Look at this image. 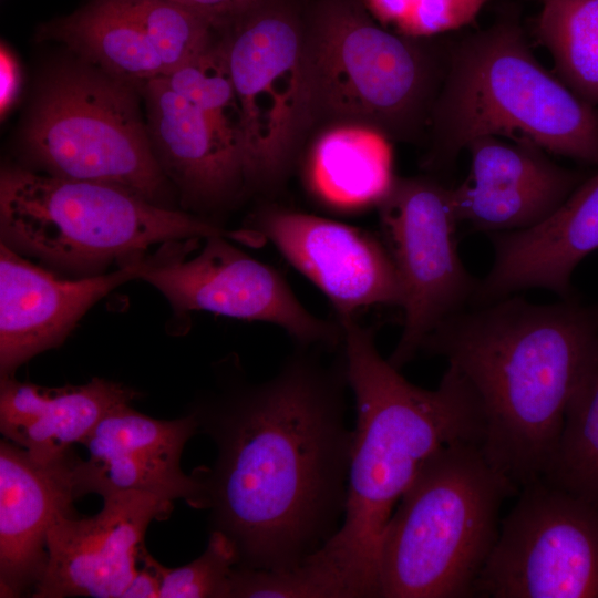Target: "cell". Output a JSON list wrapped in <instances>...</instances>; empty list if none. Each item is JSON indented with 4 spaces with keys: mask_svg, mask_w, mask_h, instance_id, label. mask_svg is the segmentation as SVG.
Masks as SVG:
<instances>
[{
    "mask_svg": "<svg viewBox=\"0 0 598 598\" xmlns=\"http://www.w3.org/2000/svg\"><path fill=\"white\" fill-rule=\"evenodd\" d=\"M347 385L343 357L326 365L302 349L271 379L193 413L217 448L213 466L193 474L237 567L296 568L339 530L353 442Z\"/></svg>",
    "mask_w": 598,
    "mask_h": 598,
    "instance_id": "cell-1",
    "label": "cell"
},
{
    "mask_svg": "<svg viewBox=\"0 0 598 598\" xmlns=\"http://www.w3.org/2000/svg\"><path fill=\"white\" fill-rule=\"evenodd\" d=\"M340 326L357 412L346 509L339 530L308 563L343 598H371L380 538L395 505L440 448L482 443L484 416L455 367L448 364L435 389L420 388L380 354L370 328L357 319Z\"/></svg>",
    "mask_w": 598,
    "mask_h": 598,
    "instance_id": "cell-2",
    "label": "cell"
},
{
    "mask_svg": "<svg viewBox=\"0 0 598 598\" xmlns=\"http://www.w3.org/2000/svg\"><path fill=\"white\" fill-rule=\"evenodd\" d=\"M445 319L422 349L444 357L476 393L482 448L519 489L546 474L567 404L598 339V307L565 298H501Z\"/></svg>",
    "mask_w": 598,
    "mask_h": 598,
    "instance_id": "cell-3",
    "label": "cell"
},
{
    "mask_svg": "<svg viewBox=\"0 0 598 598\" xmlns=\"http://www.w3.org/2000/svg\"><path fill=\"white\" fill-rule=\"evenodd\" d=\"M427 132L430 169L450 167L482 136L527 140L598 165V106L540 64L513 17L451 44Z\"/></svg>",
    "mask_w": 598,
    "mask_h": 598,
    "instance_id": "cell-4",
    "label": "cell"
},
{
    "mask_svg": "<svg viewBox=\"0 0 598 598\" xmlns=\"http://www.w3.org/2000/svg\"><path fill=\"white\" fill-rule=\"evenodd\" d=\"M519 487L482 443L443 446L419 470L380 538L378 598H472L504 502Z\"/></svg>",
    "mask_w": 598,
    "mask_h": 598,
    "instance_id": "cell-5",
    "label": "cell"
},
{
    "mask_svg": "<svg viewBox=\"0 0 598 598\" xmlns=\"http://www.w3.org/2000/svg\"><path fill=\"white\" fill-rule=\"evenodd\" d=\"M409 38L348 4L326 9L305 30L313 127L362 126L390 142L429 131L450 45Z\"/></svg>",
    "mask_w": 598,
    "mask_h": 598,
    "instance_id": "cell-6",
    "label": "cell"
},
{
    "mask_svg": "<svg viewBox=\"0 0 598 598\" xmlns=\"http://www.w3.org/2000/svg\"><path fill=\"white\" fill-rule=\"evenodd\" d=\"M0 228L13 250L85 276L140 260L157 244L228 235L112 185L20 167L1 171Z\"/></svg>",
    "mask_w": 598,
    "mask_h": 598,
    "instance_id": "cell-7",
    "label": "cell"
},
{
    "mask_svg": "<svg viewBox=\"0 0 598 598\" xmlns=\"http://www.w3.org/2000/svg\"><path fill=\"white\" fill-rule=\"evenodd\" d=\"M137 86L91 66L44 84L24 132L48 174L112 185L164 206L168 181L142 118Z\"/></svg>",
    "mask_w": 598,
    "mask_h": 598,
    "instance_id": "cell-8",
    "label": "cell"
},
{
    "mask_svg": "<svg viewBox=\"0 0 598 598\" xmlns=\"http://www.w3.org/2000/svg\"><path fill=\"white\" fill-rule=\"evenodd\" d=\"M221 40L241 110L246 183L277 187L313 128L305 29L262 2Z\"/></svg>",
    "mask_w": 598,
    "mask_h": 598,
    "instance_id": "cell-9",
    "label": "cell"
},
{
    "mask_svg": "<svg viewBox=\"0 0 598 598\" xmlns=\"http://www.w3.org/2000/svg\"><path fill=\"white\" fill-rule=\"evenodd\" d=\"M478 598H598V498L544 478L501 519L476 581Z\"/></svg>",
    "mask_w": 598,
    "mask_h": 598,
    "instance_id": "cell-10",
    "label": "cell"
},
{
    "mask_svg": "<svg viewBox=\"0 0 598 598\" xmlns=\"http://www.w3.org/2000/svg\"><path fill=\"white\" fill-rule=\"evenodd\" d=\"M377 207L381 238L403 288V329L388 359L400 370L435 328L476 296L480 283L457 251L453 188L432 177L396 176Z\"/></svg>",
    "mask_w": 598,
    "mask_h": 598,
    "instance_id": "cell-11",
    "label": "cell"
},
{
    "mask_svg": "<svg viewBox=\"0 0 598 598\" xmlns=\"http://www.w3.org/2000/svg\"><path fill=\"white\" fill-rule=\"evenodd\" d=\"M226 236H210L190 259L185 255L148 258L140 279L159 290L184 311L271 323L300 346L334 347L342 329L309 312L285 278L272 267L234 247Z\"/></svg>",
    "mask_w": 598,
    "mask_h": 598,
    "instance_id": "cell-12",
    "label": "cell"
},
{
    "mask_svg": "<svg viewBox=\"0 0 598 598\" xmlns=\"http://www.w3.org/2000/svg\"><path fill=\"white\" fill-rule=\"evenodd\" d=\"M257 233L330 300L338 323L372 306L403 303L394 261L381 237L344 223L280 207L262 209Z\"/></svg>",
    "mask_w": 598,
    "mask_h": 598,
    "instance_id": "cell-13",
    "label": "cell"
},
{
    "mask_svg": "<svg viewBox=\"0 0 598 598\" xmlns=\"http://www.w3.org/2000/svg\"><path fill=\"white\" fill-rule=\"evenodd\" d=\"M93 517L59 518L47 537L48 560L32 597L122 598L152 520L165 518L172 501L143 492L103 496Z\"/></svg>",
    "mask_w": 598,
    "mask_h": 598,
    "instance_id": "cell-14",
    "label": "cell"
},
{
    "mask_svg": "<svg viewBox=\"0 0 598 598\" xmlns=\"http://www.w3.org/2000/svg\"><path fill=\"white\" fill-rule=\"evenodd\" d=\"M195 415L156 420L130 406L109 412L82 443L89 450L86 461L76 465L81 496L143 492L204 508V488L193 474L181 468L186 442L195 434Z\"/></svg>",
    "mask_w": 598,
    "mask_h": 598,
    "instance_id": "cell-15",
    "label": "cell"
},
{
    "mask_svg": "<svg viewBox=\"0 0 598 598\" xmlns=\"http://www.w3.org/2000/svg\"><path fill=\"white\" fill-rule=\"evenodd\" d=\"M471 167L453 188L460 223L491 234L530 228L548 218L584 181L527 140L482 136L466 147Z\"/></svg>",
    "mask_w": 598,
    "mask_h": 598,
    "instance_id": "cell-16",
    "label": "cell"
},
{
    "mask_svg": "<svg viewBox=\"0 0 598 598\" xmlns=\"http://www.w3.org/2000/svg\"><path fill=\"white\" fill-rule=\"evenodd\" d=\"M148 258L110 274L62 279L0 244V374L60 346L79 320L114 288L140 279Z\"/></svg>",
    "mask_w": 598,
    "mask_h": 598,
    "instance_id": "cell-17",
    "label": "cell"
},
{
    "mask_svg": "<svg viewBox=\"0 0 598 598\" xmlns=\"http://www.w3.org/2000/svg\"><path fill=\"white\" fill-rule=\"evenodd\" d=\"M79 460L72 452L39 463L11 441L0 442L1 598L34 590L48 560L49 529L61 517L76 516Z\"/></svg>",
    "mask_w": 598,
    "mask_h": 598,
    "instance_id": "cell-18",
    "label": "cell"
},
{
    "mask_svg": "<svg viewBox=\"0 0 598 598\" xmlns=\"http://www.w3.org/2000/svg\"><path fill=\"white\" fill-rule=\"evenodd\" d=\"M140 92L155 154L189 198L214 205L246 183L241 125L176 93L163 76L143 84Z\"/></svg>",
    "mask_w": 598,
    "mask_h": 598,
    "instance_id": "cell-19",
    "label": "cell"
},
{
    "mask_svg": "<svg viewBox=\"0 0 598 598\" xmlns=\"http://www.w3.org/2000/svg\"><path fill=\"white\" fill-rule=\"evenodd\" d=\"M494 264L476 297L489 302L527 288L567 298L576 266L598 248V172L582 181L545 220L492 234Z\"/></svg>",
    "mask_w": 598,
    "mask_h": 598,
    "instance_id": "cell-20",
    "label": "cell"
},
{
    "mask_svg": "<svg viewBox=\"0 0 598 598\" xmlns=\"http://www.w3.org/2000/svg\"><path fill=\"white\" fill-rule=\"evenodd\" d=\"M136 392L105 379L82 385L44 388L13 375L0 381V431L39 463L60 461L83 443L113 409Z\"/></svg>",
    "mask_w": 598,
    "mask_h": 598,
    "instance_id": "cell-21",
    "label": "cell"
},
{
    "mask_svg": "<svg viewBox=\"0 0 598 598\" xmlns=\"http://www.w3.org/2000/svg\"><path fill=\"white\" fill-rule=\"evenodd\" d=\"M390 141L372 130L354 125L322 128L307 162L311 190L340 209L378 206L395 175Z\"/></svg>",
    "mask_w": 598,
    "mask_h": 598,
    "instance_id": "cell-22",
    "label": "cell"
},
{
    "mask_svg": "<svg viewBox=\"0 0 598 598\" xmlns=\"http://www.w3.org/2000/svg\"><path fill=\"white\" fill-rule=\"evenodd\" d=\"M43 32L100 70L136 85L164 76L162 60L141 25L114 0H93Z\"/></svg>",
    "mask_w": 598,
    "mask_h": 598,
    "instance_id": "cell-23",
    "label": "cell"
},
{
    "mask_svg": "<svg viewBox=\"0 0 598 598\" xmlns=\"http://www.w3.org/2000/svg\"><path fill=\"white\" fill-rule=\"evenodd\" d=\"M536 1V38L551 55L557 78L598 106V0Z\"/></svg>",
    "mask_w": 598,
    "mask_h": 598,
    "instance_id": "cell-24",
    "label": "cell"
},
{
    "mask_svg": "<svg viewBox=\"0 0 598 598\" xmlns=\"http://www.w3.org/2000/svg\"><path fill=\"white\" fill-rule=\"evenodd\" d=\"M543 478L571 493L598 498V339L567 404Z\"/></svg>",
    "mask_w": 598,
    "mask_h": 598,
    "instance_id": "cell-25",
    "label": "cell"
},
{
    "mask_svg": "<svg viewBox=\"0 0 598 598\" xmlns=\"http://www.w3.org/2000/svg\"><path fill=\"white\" fill-rule=\"evenodd\" d=\"M144 30L157 51L165 75L212 43V22L175 0H114ZM164 75V76H165Z\"/></svg>",
    "mask_w": 598,
    "mask_h": 598,
    "instance_id": "cell-26",
    "label": "cell"
},
{
    "mask_svg": "<svg viewBox=\"0 0 598 598\" xmlns=\"http://www.w3.org/2000/svg\"><path fill=\"white\" fill-rule=\"evenodd\" d=\"M138 558L157 575L161 598H229L231 575L239 563L235 544L219 530L210 532L205 551L187 565L164 567L144 546Z\"/></svg>",
    "mask_w": 598,
    "mask_h": 598,
    "instance_id": "cell-27",
    "label": "cell"
},
{
    "mask_svg": "<svg viewBox=\"0 0 598 598\" xmlns=\"http://www.w3.org/2000/svg\"><path fill=\"white\" fill-rule=\"evenodd\" d=\"M493 0H361L383 28L409 38H435L475 22Z\"/></svg>",
    "mask_w": 598,
    "mask_h": 598,
    "instance_id": "cell-28",
    "label": "cell"
},
{
    "mask_svg": "<svg viewBox=\"0 0 598 598\" xmlns=\"http://www.w3.org/2000/svg\"><path fill=\"white\" fill-rule=\"evenodd\" d=\"M195 10L217 28H225L264 0H175Z\"/></svg>",
    "mask_w": 598,
    "mask_h": 598,
    "instance_id": "cell-29",
    "label": "cell"
},
{
    "mask_svg": "<svg viewBox=\"0 0 598 598\" xmlns=\"http://www.w3.org/2000/svg\"><path fill=\"white\" fill-rule=\"evenodd\" d=\"M20 84L19 66L10 51L2 43L0 51V112L2 118L16 102Z\"/></svg>",
    "mask_w": 598,
    "mask_h": 598,
    "instance_id": "cell-30",
    "label": "cell"
},
{
    "mask_svg": "<svg viewBox=\"0 0 598 598\" xmlns=\"http://www.w3.org/2000/svg\"><path fill=\"white\" fill-rule=\"evenodd\" d=\"M157 597H159V579L155 571L146 565H144L143 569H137L133 579L122 595V598Z\"/></svg>",
    "mask_w": 598,
    "mask_h": 598,
    "instance_id": "cell-31",
    "label": "cell"
}]
</instances>
